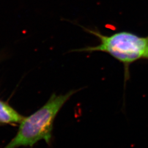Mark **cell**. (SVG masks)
<instances>
[{
    "label": "cell",
    "instance_id": "1",
    "mask_svg": "<svg viewBox=\"0 0 148 148\" xmlns=\"http://www.w3.org/2000/svg\"><path fill=\"white\" fill-rule=\"evenodd\" d=\"M99 40L95 46H87L74 49L71 52L108 53L123 64L125 82L130 78L129 66L131 64L141 59L148 60V38L139 36L132 32H117L111 35H104L96 30L80 26Z\"/></svg>",
    "mask_w": 148,
    "mask_h": 148
},
{
    "label": "cell",
    "instance_id": "2",
    "mask_svg": "<svg viewBox=\"0 0 148 148\" xmlns=\"http://www.w3.org/2000/svg\"><path fill=\"white\" fill-rule=\"evenodd\" d=\"M76 92L70 90L63 95H52L45 105L30 116L24 118L16 137L4 148L32 147L42 139L48 144L50 143L55 117L64 104Z\"/></svg>",
    "mask_w": 148,
    "mask_h": 148
},
{
    "label": "cell",
    "instance_id": "3",
    "mask_svg": "<svg viewBox=\"0 0 148 148\" xmlns=\"http://www.w3.org/2000/svg\"><path fill=\"white\" fill-rule=\"evenodd\" d=\"M24 117L8 104L0 101V124H14L21 123Z\"/></svg>",
    "mask_w": 148,
    "mask_h": 148
},
{
    "label": "cell",
    "instance_id": "4",
    "mask_svg": "<svg viewBox=\"0 0 148 148\" xmlns=\"http://www.w3.org/2000/svg\"><path fill=\"white\" fill-rule=\"evenodd\" d=\"M0 125H1V124H0Z\"/></svg>",
    "mask_w": 148,
    "mask_h": 148
},
{
    "label": "cell",
    "instance_id": "5",
    "mask_svg": "<svg viewBox=\"0 0 148 148\" xmlns=\"http://www.w3.org/2000/svg\"></svg>",
    "mask_w": 148,
    "mask_h": 148
}]
</instances>
